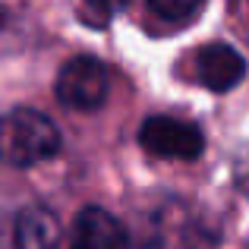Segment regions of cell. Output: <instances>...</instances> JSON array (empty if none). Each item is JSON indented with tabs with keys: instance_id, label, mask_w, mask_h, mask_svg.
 I'll return each mask as SVG.
<instances>
[{
	"instance_id": "1",
	"label": "cell",
	"mask_w": 249,
	"mask_h": 249,
	"mask_svg": "<svg viewBox=\"0 0 249 249\" xmlns=\"http://www.w3.org/2000/svg\"><path fill=\"white\" fill-rule=\"evenodd\" d=\"M60 152V129L32 107H13L0 117V164L35 167Z\"/></svg>"
},
{
	"instance_id": "2",
	"label": "cell",
	"mask_w": 249,
	"mask_h": 249,
	"mask_svg": "<svg viewBox=\"0 0 249 249\" xmlns=\"http://www.w3.org/2000/svg\"><path fill=\"white\" fill-rule=\"evenodd\" d=\"M218 233L183 199H164L152 208L142 231V249H214Z\"/></svg>"
},
{
	"instance_id": "3",
	"label": "cell",
	"mask_w": 249,
	"mask_h": 249,
	"mask_svg": "<svg viewBox=\"0 0 249 249\" xmlns=\"http://www.w3.org/2000/svg\"><path fill=\"white\" fill-rule=\"evenodd\" d=\"M139 145L148 155L164 161H196L202 158L205 136L196 123L170 117V114H158V117H148L139 126Z\"/></svg>"
},
{
	"instance_id": "4",
	"label": "cell",
	"mask_w": 249,
	"mask_h": 249,
	"mask_svg": "<svg viewBox=\"0 0 249 249\" xmlns=\"http://www.w3.org/2000/svg\"><path fill=\"white\" fill-rule=\"evenodd\" d=\"M110 70L95 57H73L57 73V101L70 110H98L107 101Z\"/></svg>"
},
{
	"instance_id": "5",
	"label": "cell",
	"mask_w": 249,
	"mask_h": 249,
	"mask_svg": "<svg viewBox=\"0 0 249 249\" xmlns=\"http://www.w3.org/2000/svg\"><path fill=\"white\" fill-rule=\"evenodd\" d=\"M73 249H129V233L110 212L89 205L73 221Z\"/></svg>"
},
{
	"instance_id": "6",
	"label": "cell",
	"mask_w": 249,
	"mask_h": 249,
	"mask_svg": "<svg viewBox=\"0 0 249 249\" xmlns=\"http://www.w3.org/2000/svg\"><path fill=\"white\" fill-rule=\"evenodd\" d=\"M196 70H199V82L205 85L208 91H231L243 82L246 60L237 48L212 41V44H205V48H199Z\"/></svg>"
},
{
	"instance_id": "7",
	"label": "cell",
	"mask_w": 249,
	"mask_h": 249,
	"mask_svg": "<svg viewBox=\"0 0 249 249\" xmlns=\"http://www.w3.org/2000/svg\"><path fill=\"white\" fill-rule=\"evenodd\" d=\"M13 249H60V224L41 205H29L16 214Z\"/></svg>"
},
{
	"instance_id": "8",
	"label": "cell",
	"mask_w": 249,
	"mask_h": 249,
	"mask_svg": "<svg viewBox=\"0 0 249 249\" xmlns=\"http://www.w3.org/2000/svg\"><path fill=\"white\" fill-rule=\"evenodd\" d=\"M148 10L164 22L186 25L189 19H196L202 13V3H196V0H148Z\"/></svg>"
},
{
	"instance_id": "9",
	"label": "cell",
	"mask_w": 249,
	"mask_h": 249,
	"mask_svg": "<svg viewBox=\"0 0 249 249\" xmlns=\"http://www.w3.org/2000/svg\"><path fill=\"white\" fill-rule=\"evenodd\" d=\"M114 13H117V6H110V3H85V6H79V19L89 25V29H104V22H107Z\"/></svg>"
},
{
	"instance_id": "10",
	"label": "cell",
	"mask_w": 249,
	"mask_h": 249,
	"mask_svg": "<svg viewBox=\"0 0 249 249\" xmlns=\"http://www.w3.org/2000/svg\"><path fill=\"white\" fill-rule=\"evenodd\" d=\"M240 186H243L246 193H249V170H243V174H240Z\"/></svg>"
},
{
	"instance_id": "11",
	"label": "cell",
	"mask_w": 249,
	"mask_h": 249,
	"mask_svg": "<svg viewBox=\"0 0 249 249\" xmlns=\"http://www.w3.org/2000/svg\"><path fill=\"white\" fill-rule=\"evenodd\" d=\"M0 249H13V246H10V240H6V233H3V231H0Z\"/></svg>"
}]
</instances>
